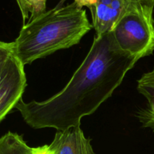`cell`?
Listing matches in <instances>:
<instances>
[{
  "mask_svg": "<svg viewBox=\"0 0 154 154\" xmlns=\"http://www.w3.org/2000/svg\"><path fill=\"white\" fill-rule=\"evenodd\" d=\"M153 11L135 3L112 30L120 49L138 60L151 55L154 51Z\"/></svg>",
  "mask_w": 154,
  "mask_h": 154,
  "instance_id": "cell-3",
  "label": "cell"
},
{
  "mask_svg": "<svg viewBox=\"0 0 154 154\" xmlns=\"http://www.w3.org/2000/svg\"><path fill=\"white\" fill-rule=\"evenodd\" d=\"M33 154H53L49 150L48 145H44L42 147H33Z\"/></svg>",
  "mask_w": 154,
  "mask_h": 154,
  "instance_id": "cell-11",
  "label": "cell"
},
{
  "mask_svg": "<svg viewBox=\"0 0 154 154\" xmlns=\"http://www.w3.org/2000/svg\"><path fill=\"white\" fill-rule=\"evenodd\" d=\"M134 1L139 3L141 5L149 8H154V0H134Z\"/></svg>",
  "mask_w": 154,
  "mask_h": 154,
  "instance_id": "cell-12",
  "label": "cell"
},
{
  "mask_svg": "<svg viewBox=\"0 0 154 154\" xmlns=\"http://www.w3.org/2000/svg\"><path fill=\"white\" fill-rule=\"evenodd\" d=\"M22 15L23 25L47 11L48 0H16Z\"/></svg>",
  "mask_w": 154,
  "mask_h": 154,
  "instance_id": "cell-9",
  "label": "cell"
},
{
  "mask_svg": "<svg viewBox=\"0 0 154 154\" xmlns=\"http://www.w3.org/2000/svg\"><path fill=\"white\" fill-rule=\"evenodd\" d=\"M14 54V42L0 41V78L6 67L9 59Z\"/></svg>",
  "mask_w": 154,
  "mask_h": 154,
  "instance_id": "cell-10",
  "label": "cell"
},
{
  "mask_svg": "<svg viewBox=\"0 0 154 154\" xmlns=\"http://www.w3.org/2000/svg\"><path fill=\"white\" fill-rule=\"evenodd\" d=\"M79 7L90 11L93 27L100 36L112 32L120 20L136 2L134 0H74Z\"/></svg>",
  "mask_w": 154,
  "mask_h": 154,
  "instance_id": "cell-4",
  "label": "cell"
},
{
  "mask_svg": "<svg viewBox=\"0 0 154 154\" xmlns=\"http://www.w3.org/2000/svg\"><path fill=\"white\" fill-rule=\"evenodd\" d=\"M48 147L53 154H96L80 126L57 130Z\"/></svg>",
  "mask_w": 154,
  "mask_h": 154,
  "instance_id": "cell-6",
  "label": "cell"
},
{
  "mask_svg": "<svg viewBox=\"0 0 154 154\" xmlns=\"http://www.w3.org/2000/svg\"><path fill=\"white\" fill-rule=\"evenodd\" d=\"M26 85L24 66L13 54L0 78V123L20 100Z\"/></svg>",
  "mask_w": 154,
  "mask_h": 154,
  "instance_id": "cell-5",
  "label": "cell"
},
{
  "mask_svg": "<svg viewBox=\"0 0 154 154\" xmlns=\"http://www.w3.org/2000/svg\"><path fill=\"white\" fill-rule=\"evenodd\" d=\"M138 60L120 49L112 32L94 36L86 58L61 91L43 102L26 103L21 99L15 108L33 129L81 126V119L112 95Z\"/></svg>",
  "mask_w": 154,
  "mask_h": 154,
  "instance_id": "cell-1",
  "label": "cell"
},
{
  "mask_svg": "<svg viewBox=\"0 0 154 154\" xmlns=\"http://www.w3.org/2000/svg\"><path fill=\"white\" fill-rule=\"evenodd\" d=\"M137 88L148 102L147 108L138 113V119L144 127L154 130V68L141 76L138 81Z\"/></svg>",
  "mask_w": 154,
  "mask_h": 154,
  "instance_id": "cell-7",
  "label": "cell"
},
{
  "mask_svg": "<svg viewBox=\"0 0 154 154\" xmlns=\"http://www.w3.org/2000/svg\"><path fill=\"white\" fill-rule=\"evenodd\" d=\"M0 154H33V147L27 145L21 135L8 132L0 138Z\"/></svg>",
  "mask_w": 154,
  "mask_h": 154,
  "instance_id": "cell-8",
  "label": "cell"
},
{
  "mask_svg": "<svg viewBox=\"0 0 154 154\" xmlns=\"http://www.w3.org/2000/svg\"><path fill=\"white\" fill-rule=\"evenodd\" d=\"M87 12L74 2L57 5L23 25L14 42V54L23 66L71 48L92 29Z\"/></svg>",
  "mask_w": 154,
  "mask_h": 154,
  "instance_id": "cell-2",
  "label": "cell"
}]
</instances>
